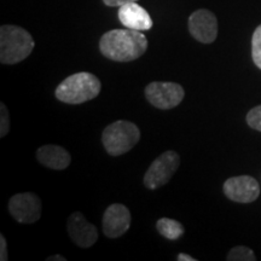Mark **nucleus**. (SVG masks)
Wrapping results in <instances>:
<instances>
[{
	"label": "nucleus",
	"instance_id": "10",
	"mask_svg": "<svg viewBox=\"0 0 261 261\" xmlns=\"http://www.w3.org/2000/svg\"><path fill=\"white\" fill-rule=\"evenodd\" d=\"M130 221L132 218L126 205L120 203L110 204L103 215V232L109 238L121 237L128 231Z\"/></svg>",
	"mask_w": 261,
	"mask_h": 261
},
{
	"label": "nucleus",
	"instance_id": "9",
	"mask_svg": "<svg viewBox=\"0 0 261 261\" xmlns=\"http://www.w3.org/2000/svg\"><path fill=\"white\" fill-rule=\"evenodd\" d=\"M188 27L192 37L202 44H212L218 37V19L210 10L201 9L192 12Z\"/></svg>",
	"mask_w": 261,
	"mask_h": 261
},
{
	"label": "nucleus",
	"instance_id": "2",
	"mask_svg": "<svg viewBox=\"0 0 261 261\" xmlns=\"http://www.w3.org/2000/svg\"><path fill=\"white\" fill-rule=\"evenodd\" d=\"M102 90V83L96 75L81 71L68 76L58 85L55 96L65 104H83L92 100Z\"/></svg>",
	"mask_w": 261,
	"mask_h": 261
},
{
	"label": "nucleus",
	"instance_id": "22",
	"mask_svg": "<svg viewBox=\"0 0 261 261\" xmlns=\"http://www.w3.org/2000/svg\"><path fill=\"white\" fill-rule=\"evenodd\" d=\"M46 260L47 261H65L67 259H65V257L62 256V255H54V256L47 257Z\"/></svg>",
	"mask_w": 261,
	"mask_h": 261
},
{
	"label": "nucleus",
	"instance_id": "3",
	"mask_svg": "<svg viewBox=\"0 0 261 261\" xmlns=\"http://www.w3.org/2000/svg\"><path fill=\"white\" fill-rule=\"evenodd\" d=\"M34 39L24 28L4 24L0 28V62L17 64L24 61L34 50Z\"/></svg>",
	"mask_w": 261,
	"mask_h": 261
},
{
	"label": "nucleus",
	"instance_id": "11",
	"mask_svg": "<svg viewBox=\"0 0 261 261\" xmlns=\"http://www.w3.org/2000/svg\"><path fill=\"white\" fill-rule=\"evenodd\" d=\"M70 240L80 248L92 247L98 240V230L93 224L89 223L80 212L70 214L67 224Z\"/></svg>",
	"mask_w": 261,
	"mask_h": 261
},
{
	"label": "nucleus",
	"instance_id": "16",
	"mask_svg": "<svg viewBox=\"0 0 261 261\" xmlns=\"http://www.w3.org/2000/svg\"><path fill=\"white\" fill-rule=\"evenodd\" d=\"M252 57L254 64L261 69V24L253 33Z\"/></svg>",
	"mask_w": 261,
	"mask_h": 261
},
{
	"label": "nucleus",
	"instance_id": "15",
	"mask_svg": "<svg viewBox=\"0 0 261 261\" xmlns=\"http://www.w3.org/2000/svg\"><path fill=\"white\" fill-rule=\"evenodd\" d=\"M228 261H255V253L250 248L244 246L233 247L226 256Z\"/></svg>",
	"mask_w": 261,
	"mask_h": 261
},
{
	"label": "nucleus",
	"instance_id": "7",
	"mask_svg": "<svg viewBox=\"0 0 261 261\" xmlns=\"http://www.w3.org/2000/svg\"><path fill=\"white\" fill-rule=\"evenodd\" d=\"M9 213L19 224H34L41 218L40 197L33 192L12 196L9 201Z\"/></svg>",
	"mask_w": 261,
	"mask_h": 261
},
{
	"label": "nucleus",
	"instance_id": "17",
	"mask_svg": "<svg viewBox=\"0 0 261 261\" xmlns=\"http://www.w3.org/2000/svg\"><path fill=\"white\" fill-rule=\"evenodd\" d=\"M247 123L253 129L261 132V106L250 109L247 114Z\"/></svg>",
	"mask_w": 261,
	"mask_h": 261
},
{
	"label": "nucleus",
	"instance_id": "13",
	"mask_svg": "<svg viewBox=\"0 0 261 261\" xmlns=\"http://www.w3.org/2000/svg\"><path fill=\"white\" fill-rule=\"evenodd\" d=\"M37 159L45 167L62 171L65 169L71 162V156L69 152L60 145H44L40 146L37 151Z\"/></svg>",
	"mask_w": 261,
	"mask_h": 261
},
{
	"label": "nucleus",
	"instance_id": "1",
	"mask_svg": "<svg viewBox=\"0 0 261 261\" xmlns=\"http://www.w3.org/2000/svg\"><path fill=\"white\" fill-rule=\"evenodd\" d=\"M99 50L104 57L114 62L136 61L148 50V39L135 29H113L102 35Z\"/></svg>",
	"mask_w": 261,
	"mask_h": 261
},
{
	"label": "nucleus",
	"instance_id": "21",
	"mask_svg": "<svg viewBox=\"0 0 261 261\" xmlns=\"http://www.w3.org/2000/svg\"><path fill=\"white\" fill-rule=\"evenodd\" d=\"M178 261H196L195 257H192L189 255V254H184V253H180L177 257Z\"/></svg>",
	"mask_w": 261,
	"mask_h": 261
},
{
	"label": "nucleus",
	"instance_id": "5",
	"mask_svg": "<svg viewBox=\"0 0 261 261\" xmlns=\"http://www.w3.org/2000/svg\"><path fill=\"white\" fill-rule=\"evenodd\" d=\"M180 166V158L175 151L168 150L163 152L150 165L144 174V185L149 190H156L171 180Z\"/></svg>",
	"mask_w": 261,
	"mask_h": 261
},
{
	"label": "nucleus",
	"instance_id": "12",
	"mask_svg": "<svg viewBox=\"0 0 261 261\" xmlns=\"http://www.w3.org/2000/svg\"><path fill=\"white\" fill-rule=\"evenodd\" d=\"M119 19L128 29L144 32L152 28V19L149 12L137 3H128L120 6Z\"/></svg>",
	"mask_w": 261,
	"mask_h": 261
},
{
	"label": "nucleus",
	"instance_id": "14",
	"mask_svg": "<svg viewBox=\"0 0 261 261\" xmlns=\"http://www.w3.org/2000/svg\"><path fill=\"white\" fill-rule=\"evenodd\" d=\"M156 228H158L160 234L171 241L179 240L185 232L184 225L179 223L178 220L169 219V218H161L158 220Z\"/></svg>",
	"mask_w": 261,
	"mask_h": 261
},
{
	"label": "nucleus",
	"instance_id": "8",
	"mask_svg": "<svg viewBox=\"0 0 261 261\" xmlns=\"http://www.w3.org/2000/svg\"><path fill=\"white\" fill-rule=\"evenodd\" d=\"M224 194L228 200L238 203H252L260 195V185L250 175L231 177L224 182Z\"/></svg>",
	"mask_w": 261,
	"mask_h": 261
},
{
	"label": "nucleus",
	"instance_id": "18",
	"mask_svg": "<svg viewBox=\"0 0 261 261\" xmlns=\"http://www.w3.org/2000/svg\"><path fill=\"white\" fill-rule=\"evenodd\" d=\"M10 130V114L8 107L4 103H0V137L4 138Z\"/></svg>",
	"mask_w": 261,
	"mask_h": 261
},
{
	"label": "nucleus",
	"instance_id": "4",
	"mask_svg": "<svg viewBox=\"0 0 261 261\" xmlns=\"http://www.w3.org/2000/svg\"><path fill=\"white\" fill-rule=\"evenodd\" d=\"M140 129L136 123L127 120H117L104 128L102 143L112 156H121L138 144Z\"/></svg>",
	"mask_w": 261,
	"mask_h": 261
},
{
	"label": "nucleus",
	"instance_id": "6",
	"mask_svg": "<svg viewBox=\"0 0 261 261\" xmlns=\"http://www.w3.org/2000/svg\"><path fill=\"white\" fill-rule=\"evenodd\" d=\"M185 91L179 84L154 81L145 87L148 102L161 110H169L178 107L184 99Z\"/></svg>",
	"mask_w": 261,
	"mask_h": 261
},
{
	"label": "nucleus",
	"instance_id": "19",
	"mask_svg": "<svg viewBox=\"0 0 261 261\" xmlns=\"http://www.w3.org/2000/svg\"><path fill=\"white\" fill-rule=\"evenodd\" d=\"M0 260H8V243H6L4 234H0Z\"/></svg>",
	"mask_w": 261,
	"mask_h": 261
},
{
	"label": "nucleus",
	"instance_id": "20",
	"mask_svg": "<svg viewBox=\"0 0 261 261\" xmlns=\"http://www.w3.org/2000/svg\"><path fill=\"white\" fill-rule=\"evenodd\" d=\"M138 0H103V3L106 4L107 6H112V8H120V6L125 5V4H128V3H137Z\"/></svg>",
	"mask_w": 261,
	"mask_h": 261
}]
</instances>
